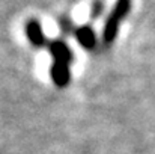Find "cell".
Returning a JSON list of instances; mask_svg holds the SVG:
<instances>
[{
	"label": "cell",
	"instance_id": "2",
	"mask_svg": "<svg viewBox=\"0 0 155 154\" xmlns=\"http://www.w3.org/2000/svg\"><path fill=\"white\" fill-rule=\"evenodd\" d=\"M47 47H48V51L53 56L54 62H60V63H66V65H69L72 62V59H74L72 51L63 41H59V39L50 41Z\"/></svg>",
	"mask_w": 155,
	"mask_h": 154
},
{
	"label": "cell",
	"instance_id": "3",
	"mask_svg": "<svg viewBox=\"0 0 155 154\" xmlns=\"http://www.w3.org/2000/svg\"><path fill=\"white\" fill-rule=\"evenodd\" d=\"M50 77L56 86H59V88L66 86L71 80L69 65L60 63V62H53V65L50 67Z\"/></svg>",
	"mask_w": 155,
	"mask_h": 154
},
{
	"label": "cell",
	"instance_id": "4",
	"mask_svg": "<svg viewBox=\"0 0 155 154\" xmlns=\"http://www.w3.org/2000/svg\"><path fill=\"white\" fill-rule=\"evenodd\" d=\"M74 33H75V38H77L78 44L83 49H86V50H94L95 49V46H97V35H95V32H94V29L91 26H87V24L78 26L74 30Z\"/></svg>",
	"mask_w": 155,
	"mask_h": 154
},
{
	"label": "cell",
	"instance_id": "7",
	"mask_svg": "<svg viewBox=\"0 0 155 154\" xmlns=\"http://www.w3.org/2000/svg\"><path fill=\"white\" fill-rule=\"evenodd\" d=\"M59 24H60V30H63L65 33H68L71 29H74V26H72V23L68 20V18H62L60 21H59Z\"/></svg>",
	"mask_w": 155,
	"mask_h": 154
},
{
	"label": "cell",
	"instance_id": "1",
	"mask_svg": "<svg viewBox=\"0 0 155 154\" xmlns=\"http://www.w3.org/2000/svg\"><path fill=\"white\" fill-rule=\"evenodd\" d=\"M131 8V0H117L111 9V12L108 14L105 24H104V30H103V41L104 44L111 46L117 32H119V26L120 23L125 20L127 14L130 12Z\"/></svg>",
	"mask_w": 155,
	"mask_h": 154
},
{
	"label": "cell",
	"instance_id": "5",
	"mask_svg": "<svg viewBox=\"0 0 155 154\" xmlns=\"http://www.w3.org/2000/svg\"><path fill=\"white\" fill-rule=\"evenodd\" d=\"M26 35L33 47H42L45 44V35L41 24L36 20H30L26 24Z\"/></svg>",
	"mask_w": 155,
	"mask_h": 154
},
{
	"label": "cell",
	"instance_id": "6",
	"mask_svg": "<svg viewBox=\"0 0 155 154\" xmlns=\"http://www.w3.org/2000/svg\"><path fill=\"white\" fill-rule=\"evenodd\" d=\"M103 9H104V2L103 0H95L94 5H92V9H91V18H92V20L98 18V17L101 15Z\"/></svg>",
	"mask_w": 155,
	"mask_h": 154
}]
</instances>
